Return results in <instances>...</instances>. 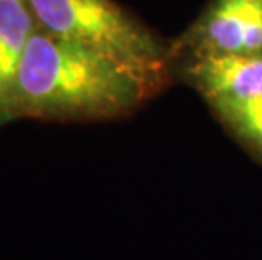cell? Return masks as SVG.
<instances>
[{
  "mask_svg": "<svg viewBox=\"0 0 262 260\" xmlns=\"http://www.w3.org/2000/svg\"><path fill=\"white\" fill-rule=\"evenodd\" d=\"M150 86L117 61L37 26L19 68L10 122L115 119L136 108Z\"/></svg>",
  "mask_w": 262,
  "mask_h": 260,
  "instance_id": "1",
  "label": "cell"
},
{
  "mask_svg": "<svg viewBox=\"0 0 262 260\" xmlns=\"http://www.w3.org/2000/svg\"><path fill=\"white\" fill-rule=\"evenodd\" d=\"M37 26L154 81L163 53L152 36L114 0H26Z\"/></svg>",
  "mask_w": 262,
  "mask_h": 260,
  "instance_id": "2",
  "label": "cell"
},
{
  "mask_svg": "<svg viewBox=\"0 0 262 260\" xmlns=\"http://www.w3.org/2000/svg\"><path fill=\"white\" fill-rule=\"evenodd\" d=\"M36 27L26 0H0V127L10 122L19 68Z\"/></svg>",
  "mask_w": 262,
  "mask_h": 260,
  "instance_id": "5",
  "label": "cell"
},
{
  "mask_svg": "<svg viewBox=\"0 0 262 260\" xmlns=\"http://www.w3.org/2000/svg\"><path fill=\"white\" fill-rule=\"evenodd\" d=\"M194 76L215 107L244 102L262 95V56L203 54L194 66Z\"/></svg>",
  "mask_w": 262,
  "mask_h": 260,
  "instance_id": "4",
  "label": "cell"
},
{
  "mask_svg": "<svg viewBox=\"0 0 262 260\" xmlns=\"http://www.w3.org/2000/svg\"><path fill=\"white\" fill-rule=\"evenodd\" d=\"M235 132L262 151V95L244 102L216 105Z\"/></svg>",
  "mask_w": 262,
  "mask_h": 260,
  "instance_id": "6",
  "label": "cell"
},
{
  "mask_svg": "<svg viewBox=\"0 0 262 260\" xmlns=\"http://www.w3.org/2000/svg\"><path fill=\"white\" fill-rule=\"evenodd\" d=\"M202 32L205 54L262 56V0H219Z\"/></svg>",
  "mask_w": 262,
  "mask_h": 260,
  "instance_id": "3",
  "label": "cell"
}]
</instances>
